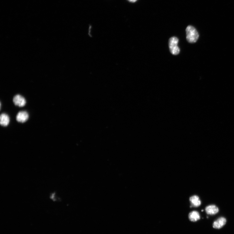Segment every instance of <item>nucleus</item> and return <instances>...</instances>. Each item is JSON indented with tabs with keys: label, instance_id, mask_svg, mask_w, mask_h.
Returning <instances> with one entry per match:
<instances>
[{
	"label": "nucleus",
	"instance_id": "8",
	"mask_svg": "<svg viewBox=\"0 0 234 234\" xmlns=\"http://www.w3.org/2000/svg\"><path fill=\"white\" fill-rule=\"evenodd\" d=\"M190 201L192 206L194 207H199L201 204V201L198 196L194 195L190 197Z\"/></svg>",
	"mask_w": 234,
	"mask_h": 234
},
{
	"label": "nucleus",
	"instance_id": "6",
	"mask_svg": "<svg viewBox=\"0 0 234 234\" xmlns=\"http://www.w3.org/2000/svg\"><path fill=\"white\" fill-rule=\"evenodd\" d=\"M207 213L209 215H214L217 214L219 211L218 208L214 205H210L206 208Z\"/></svg>",
	"mask_w": 234,
	"mask_h": 234
},
{
	"label": "nucleus",
	"instance_id": "9",
	"mask_svg": "<svg viewBox=\"0 0 234 234\" xmlns=\"http://www.w3.org/2000/svg\"><path fill=\"white\" fill-rule=\"evenodd\" d=\"M189 218L190 221L193 222H195L200 219V215L198 212L193 211L189 213Z\"/></svg>",
	"mask_w": 234,
	"mask_h": 234
},
{
	"label": "nucleus",
	"instance_id": "2",
	"mask_svg": "<svg viewBox=\"0 0 234 234\" xmlns=\"http://www.w3.org/2000/svg\"><path fill=\"white\" fill-rule=\"evenodd\" d=\"M179 39L176 37H172L169 40V48L171 53L173 55H177L180 52L178 46Z\"/></svg>",
	"mask_w": 234,
	"mask_h": 234
},
{
	"label": "nucleus",
	"instance_id": "7",
	"mask_svg": "<svg viewBox=\"0 0 234 234\" xmlns=\"http://www.w3.org/2000/svg\"><path fill=\"white\" fill-rule=\"evenodd\" d=\"M10 119L8 115L3 113L0 116V124L1 126L6 127L9 125Z\"/></svg>",
	"mask_w": 234,
	"mask_h": 234
},
{
	"label": "nucleus",
	"instance_id": "5",
	"mask_svg": "<svg viewBox=\"0 0 234 234\" xmlns=\"http://www.w3.org/2000/svg\"><path fill=\"white\" fill-rule=\"evenodd\" d=\"M226 220L225 218L222 217L218 218L213 223V227L216 229L222 228L226 224Z\"/></svg>",
	"mask_w": 234,
	"mask_h": 234
},
{
	"label": "nucleus",
	"instance_id": "10",
	"mask_svg": "<svg viewBox=\"0 0 234 234\" xmlns=\"http://www.w3.org/2000/svg\"><path fill=\"white\" fill-rule=\"evenodd\" d=\"M128 1L132 2H136L137 0H128Z\"/></svg>",
	"mask_w": 234,
	"mask_h": 234
},
{
	"label": "nucleus",
	"instance_id": "1",
	"mask_svg": "<svg viewBox=\"0 0 234 234\" xmlns=\"http://www.w3.org/2000/svg\"><path fill=\"white\" fill-rule=\"evenodd\" d=\"M186 39L190 43H195L199 37V34L196 29L193 26H189L186 29Z\"/></svg>",
	"mask_w": 234,
	"mask_h": 234
},
{
	"label": "nucleus",
	"instance_id": "4",
	"mask_svg": "<svg viewBox=\"0 0 234 234\" xmlns=\"http://www.w3.org/2000/svg\"><path fill=\"white\" fill-rule=\"evenodd\" d=\"M29 118V115L26 111H22L19 112L17 114L16 119L17 121L21 123H24Z\"/></svg>",
	"mask_w": 234,
	"mask_h": 234
},
{
	"label": "nucleus",
	"instance_id": "3",
	"mask_svg": "<svg viewBox=\"0 0 234 234\" xmlns=\"http://www.w3.org/2000/svg\"><path fill=\"white\" fill-rule=\"evenodd\" d=\"M13 102L15 105L19 107H24L26 104L25 99L20 95H17L13 98Z\"/></svg>",
	"mask_w": 234,
	"mask_h": 234
}]
</instances>
